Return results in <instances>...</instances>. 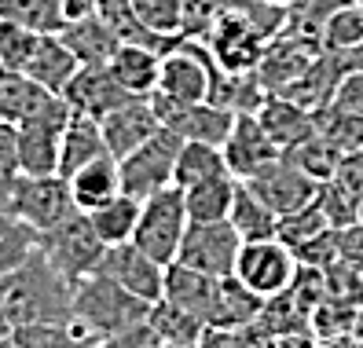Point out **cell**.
<instances>
[{
	"instance_id": "1",
	"label": "cell",
	"mask_w": 363,
	"mask_h": 348,
	"mask_svg": "<svg viewBox=\"0 0 363 348\" xmlns=\"http://www.w3.org/2000/svg\"><path fill=\"white\" fill-rule=\"evenodd\" d=\"M74 286L77 282H70L67 275H62L45 257L40 246L30 260H23L15 271H8L4 279H0L4 308H8L15 326L74 319Z\"/></svg>"
},
{
	"instance_id": "2",
	"label": "cell",
	"mask_w": 363,
	"mask_h": 348,
	"mask_svg": "<svg viewBox=\"0 0 363 348\" xmlns=\"http://www.w3.org/2000/svg\"><path fill=\"white\" fill-rule=\"evenodd\" d=\"M147 315H151V301L129 293L121 282L103 271L81 279L74 286V319L89 330L96 344L136 330L140 322H147Z\"/></svg>"
},
{
	"instance_id": "3",
	"label": "cell",
	"mask_w": 363,
	"mask_h": 348,
	"mask_svg": "<svg viewBox=\"0 0 363 348\" xmlns=\"http://www.w3.org/2000/svg\"><path fill=\"white\" fill-rule=\"evenodd\" d=\"M187 206H184V191L180 187H165L147 194L143 206H140V220H136V235L133 242L151 253L158 264H173L180 242H184V231H187Z\"/></svg>"
},
{
	"instance_id": "4",
	"label": "cell",
	"mask_w": 363,
	"mask_h": 348,
	"mask_svg": "<svg viewBox=\"0 0 363 348\" xmlns=\"http://www.w3.org/2000/svg\"><path fill=\"white\" fill-rule=\"evenodd\" d=\"M40 249L52 264L67 275L70 282H81L99 271L103 257H106V242L99 238V231L92 228L89 213H70L62 224H55L52 231L40 235Z\"/></svg>"
},
{
	"instance_id": "5",
	"label": "cell",
	"mask_w": 363,
	"mask_h": 348,
	"mask_svg": "<svg viewBox=\"0 0 363 348\" xmlns=\"http://www.w3.org/2000/svg\"><path fill=\"white\" fill-rule=\"evenodd\" d=\"M0 209L18 216V220H26L33 231H52L55 224H62L70 213H77L74 206V194H70V184L52 172V176H23L15 180V187L0 198Z\"/></svg>"
},
{
	"instance_id": "6",
	"label": "cell",
	"mask_w": 363,
	"mask_h": 348,
	"mask_svg": "<svg viewBox=\"0 0 363 348\" xmlns=\"http://www.w3.org/2000/svg\"><path fill=\"white\" fill-rule=\"evenodd\" d=\"M74 111L67 99L55 96L40 106L37 114L23 118L15 125L18 133V158H23V172L30 176H52L59 172V155H62V133H67Z\"/></svg>"
},
{
	"instance_id": "7",
	"label": "cell",
	"mask_w": 363,
	"mask_h": 348,
	"mask_svg": "<svg viewBox=\"0 0 363 348\" xmlns=\"http://www.w3.org/2000/svg\"><path fill=\"white\" fill-rule=\"evenodd\" d=\"M301 260L283 242V238H261V242H242L239 260H235V279L257 297H279L294 286Z\"/></svg>"
},
{
	"instance_id": "8",
	"label": "cell",
	"mask_w": 363,
	"mask_h": 348,
	"mask_svg": "<svg viewBox=\"0 0 363 348\" xmlns=\"http://www.w3.org/2000/svg\"><path fill=\"white\" fill-rule=\"evenodd\" d=\"M202 40L209 45L213 59H217V67L224 74H250L264 55L268 33L253 23V15L246 8L235 4L231 11H224L217 23H213V30Z\"/></svg>"
},
{
	"instance_id": "9",
	"label": "cell",
	"mask_w": 363,
	"mask_h": 348,
	"mask_svg": "<svg viewBox=\"0 0 363 348\" xmlns=\"http://www.w3.org/2000/svg\"><path fill=\"white\" fill-rule=\"evenodd\" d=\"M180 147H184V140L173 133V128L162 125L147 143H140L133 155L121 158V184H125V191L136 194V198H147V194H155V191L173 187Z\"/></svg>"
},
{
	"instance_id": "10",
	"label": "cell",
	"mask_w": 363,
	"mask_h": 348,
	"mask_svg": "<svg viewBox=\"0 0 363 348\" xmlns=\"http://www.w3.org/2000/svg\"><path fill=\"white\" fill-rule=\"evenodd\" d=\"M242 249V235L231 228V220H213V224H187L184 242L177 260L195 271L228 279L235 275V260Z\"/></svg>"
},
{
	"instance_id": "11",
	"label": "cell",
	"mask_w": 363,
	"mask_h": 348,
	"mask_svg": "<svg viewBox=\"0 0 363 348\" xmlns=\"http://www.w3.org/2000/svg\"><path fill=\"white\" fill-rule=\"evenodd\" d=\"M220 150H224V162L231 169V176H239V180H253L257 172H264L272 162H279L286 155V150L268 136L261 118L250 114V111L235 114V125H231V133H228Z\"/></svg>"
},
{
	"instance_id": "12",
	"label": "cell",
	"mask_w": 363,
	"mask_h": 348,
	"mask_svg": "<svg viewBox=\"0 0 363 348\" xmlns=\"http://www.w3.org/2000/svg\"><path fill=\"white\" fill-rule=\"evenodd\" d=\"M158 114H162V125L173 128L180 140H199V143H217L224 147L231 125H235V111L224 103H213V99H202V103H165L158 96H151Z\"/></svg>"
},
{
	"instance_id": "13",
	"label": "cell",
	"mask_w": 363,
	"mask_h": 348,
	"mask_svg": "<svg viewBox=\"0 0 363 348\" xmlns=\"http://www.w3.org/2000/svg\"><path fill=\"white\" fill-rule=\"evenodd\" d=\"M246 184L257 191L279 216L312 206L315 194H319V180L312 176V172H305L290 155H283L279 162H272L264 172H257V176L246 180Z\"/></svg>"
},
{
	"instance_id": "14",
	"label": "cell",
	"mask_w": 363,
	"mask_h": 348,
	"mask_svg": "<svg viewBox=\"0 0 363 348\" xmlns=\"http://www.w3.org/2000/svg\"><path fill=\"white\" fill-rule=\"evenodd\" d=\"M103 275H111L114 282H121L129 293L143 297V301H162L165 293V264L151 253H143L136 242H118V246H106V257L99 264Z\"/></svg>"
},
{
	"instance_id": "15",
	"label": "cell",
	"mask_w": 363,
	"mask_h": 348,
	"mask_svg": "<svg viewBox=\"0 0 363 348\" xmlns=\"http://www.w3.org/2000/svg\"><path fill=\"white\" fill-rule=\"evenodd\" d=\"M103 140H106V150L121 162L125 155H133L140 143H147L158 128H162V114L151 96H133L129 103H121L118 111H111L103 121Z\"/></svg>"
},
{
	"instance_id": "16",
	"label": "cell",
	"mask_w": 363,
	"mask_h": 348,
	"mask_svg": "<svg viewBox=\"0 0 363 348\" xmlns=\"http://www.w3.org/2000/svg\"><path fill=\"white\" fill-rule=\"evenodd\" d=\"M67 106L74 114H84V118H96L103 121L111 111H118L121 103H129L133 96L121 89L114 81V74L106 67H81L74 74V81L67 84V92H62Z\"/></svg>"
},
{
	"instance_id": "17",
	"label": "cell",
	"mask_w": 363,
	"mask_h": 348,
	"mask_svg": "<svg viewBox=\"0 0 363 348\" xmlns=\"http://www.w3.org/2000/svg\"><path fill=\"white\" fill-rule=\"evenodd\" d=\"M106 70L114 74V81L129 96H155L158 74H162V52L151 48V45H133V40H121L118 52L111 55V62H106Z\"/></svg>"
},
{
	"instance_id": "18",
	"label": "cell",
	"mask_w": 363,
	"mask_h": 348,
	"mask_svg": "<svg viewBox=\"0 0 363 348\" xmlns=\"http://www.w3.org/2000/svg\"><path fill=\"white\" fill-rule=\"evenodd\" d=\"M67 184H70V194H74V206L81 213H92L96 206L111 202L114 194L125 191V184H121V162L114 155H99L92 162H84L74 176H67Z\"/></svg>"
},
{
	"instance_id": "19",
	"label": "cell",
	"mask_w": 363,
	"mask_h": 348,
	"mask_svg": "<svg viewBox=\"0 0 363 348\" xmlns=\"http://www.w3.org/2000/svg\"><path fill=\"white\" fill-rule=\"evenodd\" d=\"M81 70V62L74 59V52L62 45L59 33H40L37 48L30 55V62L23 67L26 77H33L40 89H48L52 96H62L67 92V84L74 81V74Z\"/></svg>"
},
{
	"instance_id": "20",
	"label": "cell",
	"mask_w": 363,
	"mask_h": 348,
	"mask_svg": "<svg viewBox=\"0 0 363 348\" xmlns=\"http://www.w3.org/2000/svg\"><path fill=\"white\" fill-rule=\"evenodd\" d=\"M217 290H220V279L217 275H206V271H195L173 260V264L165 268V301H173L177 308L199 315L202 322L209 319L213 312V301H217Z\"/></svg>"
},
{
	"instance_id": "21",
	"label": "cell",
	"mask_w": 363,
	"mask_h": 348,
	"mask_svg": "<svg viewBox=\"0 0 363 348\" xmlns=\"http://www.w3.org/2000/svg\"><path fill=\"white\" fill-rule=\"evenodd\" d=\"M257 118L261 125L268 128V136L279 143L283 150L297 147L301 140H308L315 133V111H308V106L294 103L290 96H264V103L257 106Z\"/></svg>"
},
{
	"instance_id": "22",
	"label": "cell",
	"mask_w": 363,
	"mask_h": 348,
	"mask_svg": "<svg viewBox=\"0 0 363 348\" xmlns=\"http://www.w3.org/2000/svg\"><path fill=\"white\" fill-rule=\"evenodd\" d=\"M62 45L74 52V59L81 67H106L111 55L118 52L121 37L103 23L99 15H89V18H77V23H67L59 30Z\"/></svg>"
},
{
	"instance_id": "23",
	"label": "cell",
	"mask_w": 363,
	"mask_h": 348,
	"mask_svg": "<svg viewBox=\"0 0 363 348\" xmlns=\"http://www.w3.org/2000/svg\"><path fill=\"white\" fill-rule=\"evenodd\" d=\"M231 228L242 235V242H261V238H279V213H275L257 191L246 180L235 187V202H231Z\"/></svg>"
},
{
	"instance_id": "24",
	"label": "cell",
	"mask_w": 363,
	"mask_h": 348,
	"mask_svg": "<svg viewBox=\"0 0 363 348\" xmlns=\"http://www.w3.org/2000/svg\"><path fill=\"white\" fill-rule=\"evenodd\" d=\"M235 187H239V176H213L202 180L195 187L184 191V206H187V220L191 224H213V220H228L231 216V202H235Z\"/></svg>"
},
{
	"instance_id": "25",
	"label": "cell",
	"mask_w": 363,
	"mask_h": 348,
	"mask_svg": "<svg viewBox=\"0 0 363 348\" xmlns=\"http://www.w3.org/2000/svg\"><path fill=\"white\" fill-rule=\"evenodd\" d=\"M99 155H111V150H106V140H103L99 121H96V118H84V114H74L70 125H67V133H62L59 176H62V180L74 176L84 162H92V158H99Z\"/></svg>"
},
{
	"instance_id": "26",
	"label": "cell",
	"mask_w": 363,
	"mask_h": 348,
	"mask_svg": "<svg viewBox=\"0 0 363 348\" xmlns=\"http://www.w3.org/2000/svg\"><path fill=\"white\" fill-rule=\"evenodd\" d=\"M147 322H151V330L162 337V344H173V348H199L202 337H206V322L199 315L177 308V304L165 301V297L151 304Z\"/></svg>"
},
{
	"instance_id": "27",
	"label": "cell",
	"mask_w": 363,
	"mask_h": 348,
	"mask_svg": "<svg viewBox=\"0 0 363 348\" xmlns=\"http://www.w3.org/2000/svg\"><path fill=\"white\" fill-rule=\"evenodd\" d=\"M48 99L55 96L48 89H40L33 77L18 74V70H0V121L18 125L23 118L37 114Z\"/></svg>"
},
{
	"instance_id": "28",
	"label": "cell",
	"mask_w": 363,
	"mask_h": 348,
	"mask_svg": "<svg viewBox=\"0 0 363 348\" xmlns=\"http://www.w3.org/2000/svg\"><path fill=\"white\" fill-rule=\"evenodd\" d=\"M15 348H96L89 330L77 319L62 322H23L11 330Z\"/></svg>"
},
{
	"instance_id": "29",
	"label": "cell",
	"mask_w": 363,
	"mask_h": 348,
	"mask_svg": "<svg viewBox=\"0 0 363 348\" xmlns=\"http://www.w3.org/2000/svg\"><path fill=\"white\" fill-rule=\"evenodd\" d=\"M140 206H143V198H136V194H129V191H121V194H114L111 202H103V206H96L89 213L92 216V228L99 231V238H103L106 246L133 242L136 220H140Z\"/></svg>"
},
{
	"instance_id": "30",
	"label": "cell",
	"mask_w": 363,
	"mask_h": 348,
	"mask_svg": "<svg viewBox=\"0 0 363 348\" xmlns=\"http://www.w3.org/2000/svg\"><path fill=\"white\" fill-rule=\"evenodd\" d=\"M228 162H224V150L217 143H199V140H184L180 147V158H177V176H173V187L187 191L202 180H213V176H224Z\"/></svg>"
},
{
	"instance_id": "31",
	"label": "cell",
	"mask_w": 363,
	"mask_h": 348,
	"mask_svg": "<svg viewBox=\"0 0 363 348\" xmlns=\"http://www.w3.org/2000/svg\"><path fill=\"white\" fill-rule=\"evenodd\" d=\"M40 246V231H33L26 220L0 209V279L15 271L23 260H30Z\"/></svg>"
},
{
	"instance_id": "32",
	"label": "cell",
	"mask_w": 363,
	"mask_h": 348,
	"mask_svg": "<svg viewBox=\"0 0 363 348\" xmlns=\"http://www.w3.org/2000/svg\"><path fill=\"white\" fill-rule=\"evenodd\" d=\"M0 18H11V23L37 33H59L67 26L62 0H0Z\"/></svg>"
},
{
	"instance_id": "33",
	"label": "cell",
	"mask_w": 363,
	"mask_h": 348,
	"mask_svg": "<svg viewBox=\"0 0 363 348\" xmlns=\"http://www.w3.org/2000/svg\"><path fill=\"white\" fill-rule=\"evenodd\" d=\"M96 15L103 18L106 26H111L121 40H133V45H151L158 52H165L173 40H158L147 33V26L140 23V15L133 8V0H96Z\"/></svg>"
},
{
	"instance_id": "34",
	"label": "cell",
	"mask_w": 363,
	"mask_h": 348,
	"mask_svg": "<svg viewBox=\"0 0 363 348\" xmlns=\"http://www.w3.org/2000/svg\"><path fill=\"white\" fill-rule=\"evenodd\" d=\"M286 155L301 165L305 172H312V176L323 184V180H334V172H337V162H341V150L323 136V133H312L308 140H301L297 147H290Z\"/></svg>"
},
{
	"instance_id": "35",
	"label": "cell",
	"mask_w": 363,
	"mask_h": 348,
	"mask_svg": "<svg viewBox=\"0 0 363 348\" xmlns=\"http://www.w3.org/2000/svg\"><path fill=\"white\" fill-rule=\"evenodd\" d=\"M140 23L158 40H173L184 33V0H133Z\"/></svg>"
},
{
	"instance_id": "36",
	"label": "cell",
	"mask_w": 363,
	"mask_h": 348,
	"mask_svg": "<svg viewBox=\"0 0 363 348\" xmlns=\"http://www.w3.org/2000/svg\"><path fill=\"white\" fill-rule=\"evenodd\" d=\"M327 231H334L330 228V220L323 216V209H319L315 202L312 206H305V209H297V213H286V216H279V238L297 253L301 246H308L312 238H319V235H327Z\"/></svg>"
},
{
	"instance_id": "37",
	"label": "cell",
	"mask_w": 363,
	"mask_h": 348,
	"mask_svg": "<svg viewBox=\"0 0 363 348\" xmlns=\"http://www.w3.org/2000/svg\"><path fill=\"white\" fill-rule=\"evenodd\" d=\"M323 45L334 52H345V48H359L363 45V4H345V8H334L330 18L323 23Z\"/></svg>"
},
{
	"instance_id": "38",
	"label": "cell",
	"mask_w": 363,
	"mask_h": 348,
	"mask_svg": "<svg viewBox=\"0 0 363 348\" xmlns=\"http://www.w3.org/2000/svg\"><path fill=\"white\" fill-rule=\"evenodd\" d=\"M315 206L323 209V216L330 220V228H349L356 224V213H359V198H352V194L341 187L337 180H323L319 184V194H315Z\"/></svg>"
},
{
	"instance_id": "39",
	"label": "cell",
	"mask_w": 363,
	"mask_h": 348,
	"mask_svg": "<svg viewBox=\"0 0 363 348\" xmlns=\"http://www.w3.org/2000/svg\"><path fill=\"white\" fill-rule=\"evenodd\" d=\"M239 0H184V37H206L213 23Z\"/></svg>"
},
{
	"instance_id": "40",
	"label": "cell",
	"mask_w": 363,
	"mask_h": 348,
	"mask_svg": "<svg viewBox=\"0 0 363 348\" xmlns=\"http://www.w3.org/2000/svg\"><path fill=\"white\" fill-rule=\"evenodd\" d=\"M23 176V158H18V133L11 121H0V198Z\"/></svg>"
},
{
	"instance_id": "41",
	"label": "cell",
	"mask_w": 363,
	"mask_h": 348,
	"mask_svg": "<svg viewBox=\"0 0 363 348\" xmlns=\"http://www.w3.org/2000/svg\"><path fill=\"white\" fill-rule=\"evenodd\" d=\"M327 106H334V111H341V114H359L363 118V67L341 74Z\"/></svg>"
},
{
	"instance_id": "42",
	"label": "cell",
	"mask_w": 363,
	"mask_h": 348,
	"mask_svg": "<svg viewBox=\"0 0 363 348\" xmlns=\"http://www.w3.org/2000/svg\"><path fill=\"white\" fill-rule=\"evenodd\" d=\"M334 180H337L341 187H345V191L352 194V198H363V147L349 150V155H341Z\"/></svg>"
},
{
	"instance_id": "43",
	"label": "cell",
	"mask_w": 363,
	"mask_h": 348,
	"mask_svg": "<svg viewBox=\"0 0 363 348\" xmlns=\"http://www.w3.org/2000/svg\"><path fill=\"white\" fill-rule=\"evenodd\" d=\"M315 344H319V337H315V330L308 326V330H286V334H275L268 348H315Z\"/></svg>"
},
{
	"instance_id": "44",
	"label": "cell",
	"mask_w": 363,
	"mask_h": 348,
	"mask_svg": "<svg viewBox=\"0 0 363 348\" xmlns=\"http://www.w3.org/2000/svg\"><path fill=\"white\" fill-rule=\"evenodd\" d=\"M96 15V0H62V18L67 23H77V18Z\"/></svg>"
},
{
	"instance_id": "45",
	"label": "cell",
	"mask_w": 363,
	"mask_h": 348,
	"mask_svg": "<svg viewBox=\"0 0 363 348\" xmlns=\"http://www.w3.org/2000/svg\"><path fill=\"white\" fill-rule=\"evenodd\" d=\"M315 348H363V344L352 341V337H345V334H334V337H319Z\"/></svg>"
},
{
	"instance_id": "46",
	"label": "cell",
	"mask_w": 363,
	"mask_h": 348,
	"mask_svg": "<svg viewBox=\"0 0 363 348\" xmlns=\"http://www.w3.org/2000/svg\"><path fill=\"white\" fill-rule=\"evenodd\" d=\"M11 330H15V322H11V315L4 308V293H0V337H11Z\"/></svg>"
},
{
	"instance_id": "47",
	"label": "cell",
	"mask_w": 363,
	"mask_h": 348,
	"mask_svg": "<svg viewBox=\"0 0 363 348\" xmlns=\"http://www.w3.org/2000/svg\"><path fill=\"white\" fill-rule=\"evenodd\" d=\"M268 4H272V8H283V11H286V8H294V4H297V0H268Z\"/></svg>"
},
{
	"instance_id": "48",
	"label": "cell",
	"mask_w": 363,
	"mask_h": 348,
	"mask_svg": "<svg viewBox=\"0 0 363 348\" xmlns=\"http://www.w3.org/2000/svg\"><path fill=\"white\" fill-rule=\"evenodd\" d=\"M0 348H15V341L11 337H0Z\"/></svg>"
},
{
	"instance_id": "49",
	"label": "cell",
	"mask_w": 363,
	"mask_h": 348,
	"mask_svg": "<svg viewBox=\"0 0 363 348\" xmlns=\"http://www.w3.org/2000/svg\"><path fill=\"white\" fill-rule=\"evenodd\" d=\"M356 224L363 228V198H359V213H356Z\"/></svg>"
},
{
	"instance_id": "50",
	"label": "cell",
	"mask_w": 363,
	"mask_h": 348,
	"mask_svg": "<svg viewBox=\"0 0 363 348\" xmlns=\"http://www.w3.org/2000/svg\"><path fill=\"white\" fill-rule=\"evenodd\" d=\"M162 348H173V344H162Z\"/></svg>"
},
{
	"instance_id": "51",
	"label": "cell",
	"mask_w": 363,
	"mask_h": 348,
	"mask_svg": "<svg viewBox=\"0 0 363 348\" xmlns=\"http://www.w3.org/2000/svg\"><path fill=\"white\" fill-rule=\"evenodd\" d=\"M96 348H99V344H96Z\"/></svg>"
}]
</instances>
